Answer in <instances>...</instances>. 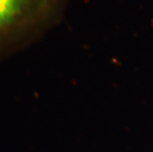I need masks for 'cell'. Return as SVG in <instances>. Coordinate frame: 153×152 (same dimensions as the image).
<instances>
[{
    "instance_id": "1",
    "label": "cell",
    "mask_w": 153,
    "mask_h": 152,
    "mask_svg": "<svg viewBox=\"0 0 153 152\" xmlns=\"http://www.w3.org/2000/svg\"><path fill=\"white\" fill-rule=\"evenodd\" d=\"M66 0H0V53L50 28Z\"/></svg>"
}]
</instances>
